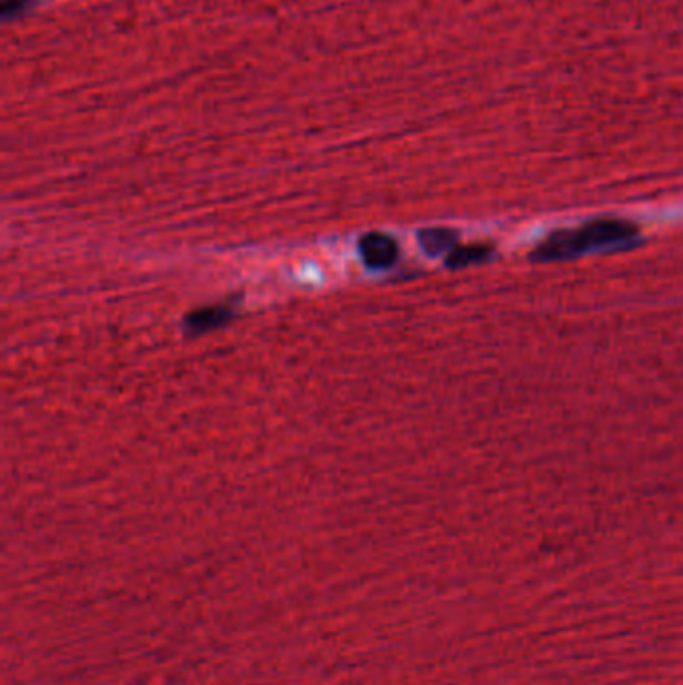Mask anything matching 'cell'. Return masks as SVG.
<instances>
[{
	"instance_id": "obj_1",
	"label": "cell",
	"mask_w": 683,
	"mask_h": 685,
	"mask_svg": "<svg viewBox=\"0 0 683 685\" xmlns=\"http://www.w3.org/2000/svg\"><path fill=\"white\" fill-rule=\"evenodd\" d=\"M637 229L619 219L591 221L579 229L551 233L533 253L535 261H565L595 251L627 249L635 243Z\"/></svg>"
},
{
	"instance_id": "obj_2",
	"label": "cell",
	"mask_w": 683,
	"mask_h": 685,
	"mask_svg": "<svg viewBox=\"0 0 683 685\" xmlns=\"http://www.w3.org/2000/svg\"><path fill=\"white\" fill-rule=\"evenodd\" d=\"M359 251H361L363 261L375 269H383V267L393 265L397 255H399L397 243L391 237L381 235V233H371V235L363 237L359 243Z\"/></svg>"
},
{
	"instance_id": "obj_3",
	"label": "cell",
	"mask_w": 683,
	"mask_h": 685,
	"mask_svg": "<svg viewBox=\"0 0 683 685\" xmlns=\"http://www.w3.org/2000/svg\"><path fill=\"white\" fill-rule=\"evenodd\" d=\"M423 249L431 255H439L443 251H453L457 243V235L449 229H427L419 235Z\"/></svg>"
},
{
	"instance_id": "obj_4",
	"label": "cell",
	"mask_w": 683,
	"mask_h": 685,
	"mask_svg": "<svg viewBox=\"0 0 683 685\" xmlns=\"http://www.w3.org/2000/svg\"><path fill=\"white\" fill-rule=\"evenodd\" d=\"M491 255V249L477 245V247H455L449 257H447V265L449 267H465L471 263H481Z\"/></svg>"
},
{
	"instance_id": "obj_5",
	"label": "cell",
	"mask_w": 683,
	"mask_h": 685,
	"mask_svg": "<svg viewBox=\"0 0 683 685\" xmlns=\"http://www.w3.org/2000/svg\"><path fill=\"white\" fill-rule=\"evenodd\" d=\"M229 317L227 309H205L201 313H195L189 317L187 321V327L193 331V333H201V331H207V329H213L221 323H225Z\"/></svg>"
}]
</instances>
